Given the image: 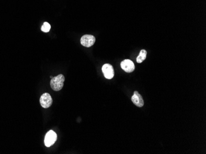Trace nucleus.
<instances>
[{"label": "nucleus", "instance_id": "nucleus-2", "mask_svg": "<svg viewBox=\"0 0 206 154\" xmlns=\"http://www.w3.org/2000/svg\"><path fill=\"white\" fill-rule=\"evenodd\" d=\"M57 140V134L56 133L50 130L48 133H46L45 138V144L46 147H51V146L55 144V142Z\"/></svg>", "mask_w": 206, "mask_h": 154}, {"label": "nucleus", "instance_id": "nucleus-9", "mask_svg": "<svg viewBox=\"0 0 206 154\" xmlns=\"http://www.w3.org/2000/svg\"><path fill=\"white\" fill-rule=\"evenodd\" d=\"M50 29H51V25H50V23H48V22H45L43 23V25H42V28H41L42 31L45 33L49 32Z\"/></svg>", "mask_w": 206, "mask_h": 154}, {"label": "nucleus", "instance_id": "nucleus-4", "mask_svg": "<svg viewBox=\"0 0 206 154\" xmlns=\"http://www.w3.org/2000/svg\"><path fill=\"white\" fill-rule=\"evenodd\" d=\"M102 71L104 77L108 79H111L114 76V70L113 66L110 64H105L102 67Z\"/></svg>", "mask_w": 206, "mask_h": 154}, {"label": "nucleus", "instance_id": "nucleus-6", "mask_svg": "<svg viewBox=\"0 0 206 154\" xmlns=\"http://www.w3.org/2000/svg\"><path fill=\"white\" fill-rule=\"evenodd\" d=\"M120 66L123 71L128 73L133 72L135 69L133 62L130 60H128V59H126V60L122 61L120 63Z\"/></svg>", "mask_w": 206, "mask_h": 154}, {"label": "nucleus", "instance_id": "nucleus-8", "mask_svg": "<svg viewBox=\"0 0 206 154\" xmlns=\"http://www.w3.org/2000/svg\"><path fill=\"white\" fill-rule=\"evenodd\" d=\"M146 56H147V52L146 50L144 49H142L141 50L139 54L138 55V57L137 58V62L138 63H142L145 59L146 58Z\"/></svg>", "mask_w": 206, "mask_h": 154}, {"label": "nucleus", "instance_id": "nucleus-7", "mask_svg": "<svg viewBox=\"0 0 206 154\" xmlns=\"http://www.w3.org/2000/svg\"><path fill=\"white\" fill-rule=\"evenodd\" d=\"M132 102L133 103V104H135L139 108L143 107V106H144L143 98L137 91L134 92L133 95L132 97Z\"/></svg>", "mask_w": 206, "mask_h": 154}, {"label": "nucleus", "instance_id": "nucleus-3", "mask_svg": "<svg viewBox=\"0 0 206 154\" xmlns=\"http://www.w3.org/2000/svg\"><path fill=\"white\" fill-rule=\"evenodd\" d=\"M96 41L95 37L91 34H85L81 38V44L86 47H90L94 45Z\"/></svg>", "mask_w": 206, "mask_h": 154}, {"label": "nucleus", "instance_id": "nucleus-5", "mask_svg": "<svg viewBox=\"0 0 206 154\" xmlns=\"http://www.w3.org/2000/svg\"><path fill=\"white\" fill-rule=\"evenodd\" d=\"M40 104L44 108H48L52 103V99L50 94L48 93H43L40 99Z\"/></svg>", "mask_w": 206, "mask_h": 154}, {"label": "nucleus", "instance_id": "nucleus-1", "mask_svg": "<svg viewBox=\"0 0 206 154\" xmlns=\"http://www.w3.org/2000/svg\"><path fill=\"white\" fill-rule=\"evenodd\" d=\"M64 80H65V78L62 74H59L55 78H52L50 82L52 89L55 91L61 90L63 87Z\"/></svg>", "mask_w": 206, "mask_h": 154}]
</instances>
